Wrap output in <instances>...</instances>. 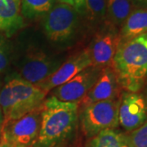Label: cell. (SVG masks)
Masks as SVG:
<instances>
[{
    "label": "cell",
    "instance_id": "1",
    "mask_svg": "<svg viewBox=\"0 0 147 147\" xmlns=\"http://www.w3.org/2000/svg\"><path fill=\"white\" fill-rule=\"evenodd\" d=\"M40 108V129L32 147H56L74 130L78 121L79 104L61 101L50 96L42 101Z\"/></svg>",
    "mask_w": 147,
    "mask_h": 147
},
{
    "label": "cell",
    "instance_id": "2",
    "mask_svg": "<svg viewBox=\"0 0 147 147\" xmlns=\"http://www.w3.org/2000/svg\"><path fill=\"white\" fill-rule=\"evenodd\" d=\"M112 67L123 89L131 92L141 91L147 81V33L120 42Z\"/></svg>",
    "mask_w": 147,
    "mask_h": 147
},
{
    "label": "cell",
    "instance_id": "3",
    "mask_svg": "<svg viewBox=\"0 0 147 147\" xmlns=\"http://www.w3.org/2000/svg\"><path fill=\"white\" fill-rule=\"evenodd\" d=\"M47 92L21 78L9 80L0 91L4 123L16 120L39 107Z\"/></svg>",
    "mask_w": 147,
    "mask_h": 147
},
{
    "label": "cell",
    "instance_id": "4",
    "mask_svg": "<svg viewBox=\"0 0 147 147\" xmlns=\"http://www.w3.org/2000/svg\"><path fill=\"white\" fill-rule=\"evenodd\" d=\"M119 97L84 106L79 118L85 136L92 138L100 131L119 126Z\"/></svg>",
    "mask_w": 147,
    "mask_h": 147
},
{
    "label": "cell",
    "instance_id": "5",
    "mask_svg": "<svg viewBox=\"0 0 147 147\" xmlns=\"http://www.w3.org/2000/svg\"><path fill=\"white\" fill-rule=\"evenodd\" d=\"M77 24V11L67 4L57 3L45 16L43 29L49 40L65 42L73 36Z\"/></svg>",
    "mask_w": 147,
    "mask_h": 147
},
{
    "label": "cell",
    "instance_id": "6",
    "mask_svg": "<svg viewBox=\"0 0 147 147\" xmlns=\"http://www.w3.org/2000/svg\"><path fill=\"white\" fill-rule=\"evenodd\" d=\"M41 124L40 106L16 120L3 123V133L11 147H32Z\"/></svg>",
    "mask_w": 147,
    "mask_h": 147
},
{
    "label": "cell",
    "instance_id": "7",
    "mask_svg": "<svg viewBox=\"0 0 147 147\" xmlns=\"http://www.w3.org/2000/svg\"><path fill=\"white\" fill-rule=\"evenodd\" d=\"M120 41L119 29L105 21V26L96 33L88 47L92 65L100 68L112 65Z\"/></svg>",
    "mask_w": 147,
    "mask_h": 147
},
{
    "label": "cell",
    "instance_id": "8",
    "mask_svg": "<svg viewBox=\"0 0 147 147\" xmlns=\"http://www.w3.org/2000/svg\"><path fill=\"white\" fill-rule=\"evenodd\" d=\"M102 68L91 65L62 85L54 88L51 96L61 101L79 102L96 82Z\"/></svg>",
    "mask_w": 147,
    "mask_h": 147
},
{
    "label": "cell",
    "instance_id": "9",
    "mask_svg": "<svg viewBox=\"0 0 147 147\" xmlns=\"http://www.w3.org/2000/svg\"><path fill=\"white\" fill-rule=\"evenodd\" d=\"M61 63V60L42 52H30L26 56L21 65V79L38 87L60 67Z\"/></svg>",
    "mask_w": 147,
    "mask_h": 147
},
{
    "label": "cell",
    "instance_id": "10",
    "mask_svg": "<svg viewBox=\"0 0 147 147\" xmlns=\"http://www.w3.org/2000/svg\"><path fill=\"white\" fill-rule=\"evenodd\" d=\"M147 120V105L138 92H123L119 96V123L126 131H131Z\"/></svg>",
    "mask_w": 147,
    "mask_h": 147
},
{
    "label": "cell",
    "instance_id": "11",
    "mask_svg": "<svg viewBox=\"0 0 147 147\" xmlns=\"http://www.w3.org/2000/svg\"><path fill=\"white\" fill-rule=\"evenodd\" d=\"M92 65L88 48L84 49L73 55L60 65V67L38 87L48 92L73 79L84 69Z\"/></svg>",
    "mask_w": 147,
    "mask_h": 147
},
{
    "label": "cell",
    "instance_id": "12",
    "mask_svg": "<svg viewBox=\"0 0 147 147\" xmlns=\"http://www.w3.org/2000/svg\"><path fill=\"white\" fill-rule=\"evenodd\" d=\"M120 85L112 65L102 68L96 82L79 102L82 107L97 101L119 98Z\"/></svg>",
    "mask_w": 147,
    "mask_h": 147
},
{
    "label": "cell",
    "instance_id": "13",
    "mask_svg": "<svg viewBox=\"0 0 147 147\" xmlns=\"http://www.w3.org/2000/svg\"><path fill=\"white\" fill-rule=\"evenodd\" d=\"M23 25L21 0H0V33L11 36Z\"/></svg>",
    "mask_w": 147,
    "mask_h": 147
},
{
    "label": "cell",
    "instance_id": "14",
    "mask_svg": "<svg viewBox=\"0 0 147 147\" xmlns=\"http://www.w3.org/2000/svg\"><path fill=\"white\" fill-rule=\"evenodd\" d=\"M145 33H147V9L135 8L121 26L120 42L130 40Z\"/></svg>",
    "mask_w": 147,
    "mask_h": 147
},
{
    "label": "cell",
    "instance_id": "15",
    "mask_svg": "<svg viewBox=\"0 0 147 147\" xmlns=\"http://www.w3.org/2000/svg\"><path fill=\"white\" fill-rule=\"evenodd\" d=\"M86 147H131L127 134L116 128L106 129L92 137Z\"/></svg>",
    "mask_w": 147,
    "mask_h": 147
},
{
    "label": "cell",
    "instance_id": "16",
    "mask_svg": "<svg viewBox=\"0 0 147 147\" xmlns=\"http://www.w3.org/2000/svg\"><path fill=\"white\" fill-rule=\"evenodd\" d=\"M133 9L131 0H106L105 21L120 29Z\"/></svg>",
    "mask_w": 147,
    "mask_h": 147
},
{
    "label": "cell",
    "instance_id": "17",
    "mask_svg": "<svg viewBox=\"0 0 147 147\" xmlns=\"http://www.w3.org/2000/svg\"><path fill=\"white\" fill-rule=\"evenodd\" d=\"M56 2V0H21V14L27 19L45 16Z\"/></svg>",
    "mask_w": 147,
    "mask_h": 147
},
{
    "label": "cell",
    "instance_id": "18",
    "mask_svg": "<svg viewBox=\"0 0 147 147\" xmlns=\"http://www.w3.org/2000/svg\"><path fill=\"white\" fill-rule=\"evenodd\" d=\"M85 12L92 21H105L106 0H84Z\"/></svg>",
    "mask_w": 147,
    "mask_h": 147
},
{
    "label": "cell",
    "instance_id": "19",
    "mask_svg": "<svg viewBox=\"0 0 147 147\" xmlns=\"http://www.w3.org/2000/svg\"><path fill=\"white\" fill-rule=\"evenodd\" d=\"M127 136L131 147H147V120Z\"/></svg>",
    "mask_w": 147,
    "mask_h": 147
},
{
    "label": "cell",
    "instance_id": "20",
    "mask_svg": "<svg viewBox=\"0 0 147 147\" xmlns=\"http://www.w3.org/2000/svg\"><path fill=\"white\" fill-rule=\"evenodd\" d=\"M8 47L4 38L0 34V73L3 72L8 64Z\"/></svg>",
    "mask_w": 147,
    "mask_h": 147
},
{
    "label": "cell",
    "instance_id": "21",
    "mask_svg": "<svg viewBox=\"0 0 147 147\" xmlns=\"http://www.w3.org/2000/svg\"><path fill=\"white\" fill-rule=\"evenodd\" d=\"M57 3L67 4L72 7L78 13H84L85 12V2L84 0H56Z\"/></svg>",
    "mask_w": 147,
    "mask_h": 147
},
{
    "label": "cell",
    "instance_id": "22",
    "mask_svg": "<svg viewBox=\"0 0 147 147\" xmlns=\"http://www.w3.org/2000/svg\"><path fill=\"white\" fill-rule=\"evenodd\" d=\"M131 4L135 8L147 9V0H131Z\"/></svg>",
    "mask_w": 147,
    "mask_h": 147
},
{
    "label": "cell",
    "instance_id": "23",
    "mask_svg": "<svg viewBox=\"0 0 147 147\" xmlns=\"http://www.w3.org/2000/svg\"><path fill=\"white\" fill-rule=\"evenodd\" d=\"M0 147H11L7 142V140L6 139L3 131L0 132Z\"/></svg>",
    "mask_w": 147,
    "mask_h": 147
},
{
    "label": "cell",
    "instance_id": "24",
    "mask_svg": "<svg viewBox=\"0 0 147 147\" xmlns=\"http://www.w3.org/2000/svg\"><path fill=\"white\" fill-rule=\"evenodd\" d=\"M3 123H4V118H3V115L2 110H1V108H0V132L3 130Z\"/></svg>",
    "mask_w": 147,
    "mask_h": 147
},
{
    "label": "cell",
    "instance_id": "25",
    "mask_svg": "<svg viewBox=\"0 0 147 147\" xmlns=\"http://www.w3.org/2000/svg\"><path fill=\"white\" fill-rule=\"evenodd\" d=\"M142 90H143V93L142 95L143 96V97H144V99L146 100V103L147 105V81Z\"/></svg>",
    "mask_w": 147,
    "mask_h": 147
}]
</instances>
